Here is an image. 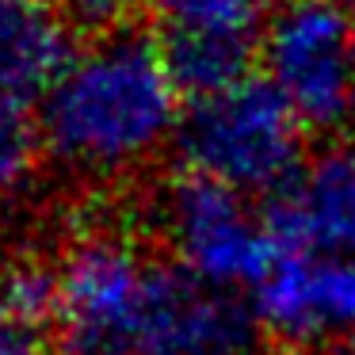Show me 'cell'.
<instances>
[{"instance_id":"obj_1","label":"cell","mask_w":355,"mask_h":355,"mask_svg":"<svg viewBox=\"0 0 355 355\" xmlns=\"http://www.w3.org/2000/svg\"><path fill=\"white\" fill-rule=\"evenodd\" d=\"M180 119L161 42L126 27L92 39L50 88L42 149L80 180H115L176 141Z\"/></svg>"},{"instance_id":"obj_2","label":"cell","mask_w":355,"mask_h":355,"mask_svg":"<svg viewBox=\"0 0 355 355\" xmlns=\"http://www.w3.org/2000/svg\"><path fill=\"white\" fill-rule=\"evenodd\" d=\"M302 130L268 80H245L184 111L176 153L187 176L237 195H275L302 164Z\"/></svg>"},{"instance_id":"obj_3","label":"cell","mask_w":355,"mask_h":355,"mask_svg":"<svg viewBox=\"0 0 355 355\" xmlns=\"http://www.w3.org/2000/svg\"><path fill=\"white\" fill-rule=\"evenodd\" d=\"M263 80L309 130L355 115V8L347 0H283L260 42Z\"/></svg>"},{"instance_id":"obj_4","label":"cell","mask_w":355,"mask_h":355,"mask_svg":"<svg viewBox=\"0 0 355 355\" xmlns=\"http://www.w3.org/2000/svg\"><path fill=\"white\" fill-rule=\"evenodd\" d=\"M153 260L126 237L85 233L58 263L54 336L62 355H134Z\"/></svg>"},{"instance_id":"obj_5","label":"cell","mask_w":355,"mask_h":355,"mask_svg":"<svg viewBox=\"0 0 355 355\" xmlns=\"http://www.w3.org/2000/svg\"><path fill=\"white\" fill-rule=\"evenodd\" d=\"M157 222L180 268L214 291H256L279 260L268 218L256 214L245 195L187 172L161 195Z\"/></svg>"},{"instance_id":"obj_6","label":"cell","mask_w":355,"mask_h":355,"mask_svg":"<svg viewBox=\"0 0 355 355\" xmlns=\"http://www.w3.org/2000/svg\"><path fill=\"white\" fill-rule=\"evenodd\" d=\"M260 321L230 291L153 260L134 355H256Z\"/></svg>"},{"instance_id":"obj_7","label":"cell","mask_w":355,"mask_h":355,"mask_svg":"<svg viewBox=\"0 0 355 355\" xmlns=\"http://www.w3.org/2000/svg\"><path fill=\"white\" fill-rule=\"evenodd\" d=\"M263 332L291 347L347 344L355 332V256H279L252 294Z\"/></svg>"},{"instance_id":"obj_8","label":"cell","mask_w":355,"mask_h":355,"mask_svg":"<svg viewBox=\"0 0 355 355\" xmlns=\"http://www.w3.org/2000/svg\"><path fill=\"white\" fill-rule=\"evenodd\" d=\"M268 230L306 256H355V141H332L271 195Z\"/></svg>"},{"instance_id":"obj_9","label":"cell","mask_w":355,"mask_h":355,"mask_svg":"<svg viewBox=\"0 0 355 355\" xmlns=\"http://www.w3.org/2000/svg\"><path fill=\"white\" fill-rule=\"evenodd\" d=\"M73 58V31L50 0H0V80H12L46 103Z\"/></svg>"},{"instance_id":"obj_10","label":"cell","mask_w":355,"mask_h":355,"mask_svg":"<svg viewBox=\"0 0 355 355\" xmlns=\"http://www.w3.org/2000/svg\"><path fill=\"white\" fill-rule=\"evenodd\" d=\"M161 42H214L256 50L283 0H146Z\"/></svg>"},{"instance_id":"obj_11","label":"cell","mask_w":355,"mask_h":355,"mask_svg":"<svg viewBox=\"0 0 355 355\" xmlns=\"http://www.w3.org/2000/svg\"><path fill=\"white\" fill-rule=\"evenodd\" d=\"M42 153V96L0 80V191L27 187Z\"/></svg>"},{"instance_id":"obj_12","label":"cell","mask_w":355,"mask_h":355,"mask_svg":"<svg viewBox=\"0 0 355 355\" xmlns=\"http://www.w3.org/2000/svg\"><path fill=\"white\" fill-rule=\"evenodd\" d=\"M0 309L12 321L46 332V324H54L58 317V268H46L39 260H16L8 275L0 279Z\"/></svg>"},{"instance_id":"obj_13","label":"cell","mask_w":355,"mask_h":355,"mask_svg":"<svg viewBox=\"0 0 355 355\" xmlns=\"http://www.w3.org/2000/svg\"><path fill=\"white\" fill-rule=\"evenodd\" d=\"M50 4L69 24V31H88L103 39V35L126 31L130 12H138V4L146 0H50Z\"/></svg>"},{"instance_id":"obj_14","label":"cell","mask_w":355,"mask_h":355,"mask_svg":"<svg viewBox=\"0 0 355 355\" xmlns=\"http://www.w3.org/2000/svg\"><path fill=\"white\" fill-rule=\"evenodd\" d=\"M0 355H46V332L24 321H12L0 309Z\"/></svg>"},{"instance_id":"obj_15","label":"cell","mask_w":355,"mask_h":355,"mask_svg":"<svg viewBox=\"0 0 355 355\" xmlns=\"http://www.w3.org/2000/svg\"><path fill=\"white\" fill-rule=\"evenodd\" d=\"M12 263H16V252H12V233H8L4 214H0V279L12 271Z\"/></svg>"},{"instance_id":"obj_16","label":"cell","mask_w":355,"mask_h":355,"mask_svg":"<svg viewBox=\"0 0 355 355\" xmlns=\"http://www.w3.org/2000/svg\"><path fill=\"white\" fill-rule=\"evenodd\" d=\"M309 355H355V344H332V347H317Z\"/></svg>"}]
</instances>
